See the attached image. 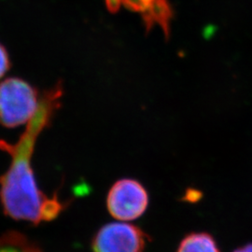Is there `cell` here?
Returning <instances> with one entry per match:
<instances>
[{"instance_id": "obj_1", "label": "cell", "mask_w": 252, "mask_h": 252, "mask_svg": "<svg viewBox=\"0 0 252 252\" xmlns=\"http://www.w3.org/2000/svg\"><path fill=\"white\" fill-rule=\"evenodd\" d=\"M62 95L61 83L44 92L36 115L27 124L18 142L9 144L0 140V150L11 158L9 169L0 177V198L5 213L14 220L38 224L53 220L64 208L57 195L49 197L38 188L31 165L36 138L60 107Z\"/></svg>"}, {"instance_id": "obj_2", "label": "cell", "mask_w": 252, "mask_h": 252, "mask_svg": "<svg viewBox=\"0 0 252 252\" xmlns=\"http://www.w3.org/2000/svg\"><path fill=\"white\" fill-rule=\"evenodd\" d=\"M42 94L28 82L9 78L0 83V125L9 128L28 124L36 115Z\"/></svg>"}, {"instance_id": "obj_3", "label": "cell", "mask_w": 252, "mask_h": 252, "mask_svg": "<svg viewBox=\"0 0 252 252\" xmlns=\"http://www.w3.org/2000/svg\"><path fill=\"white\" fill-rule=\"evenodd\" d=\"M150 202L148 190L134 179H122L111 186L107 207L112 217L122 221L134 220L146 212Z\"/></svg>"}, {"instance_id": "obj_4", "label": "cell", "mask_w": 252, "mask_h": 252, "mask_svg": "<svg viewBox=\"0 0 252 252\" xmlns=\"http://www.w3.org/2000/svg\"><path fill=\"white\" fill-rule=\"evenodd\" d=\"M149 237L142 229L126 222L102 226L92 240L93 252H144Z\"/></svg>"}, {"instance_id": "obj_5", "label": "cell", "mask_w": 252, "mask_h": 252, "mask_svg": "<svg viewBox=\"0 0 252 252\" xmlns=\"http://www.w3.org/2000/svg\"><path fill=\"white\" fill-rule=\"evenodd\" d=\"M177 252H221L215 238L206 232L187 234L180 241Z\"/></svg>"}, {"instance_id": "obj_6", "label": "cell", "mask_w": 252, "mask_h": 252, "mask_svg": "<svg viewBox=\"0 0 252 252\" xmlns=\"http://www.w3.org/2000/svg\"><path fill=\"white\" fill-rule=\"evenodd\" d=\"M0 252H42V251L26 235L17 232H9L0 236Z\"/></svg>"}, {"instance_id": "obj_7", "label": "cell", "mask_w": 252, "mask_h": 252, "mask_svg": "<svg viewBox=\"0 0 252 252\" xmlns=\"http://www.w3.org/2000/svg\"><path fill=\"white\" fill-rule=\"evenodd\" d=\"M157 1L158 0H122V4H124L127 9L139 11L144 15L153 8Z\"/></svg>"}, {"instance_id": "obj_8", "label": "cell", "mask_w": 252, "mask_h": 252, "mask_svg": "<svg viewBox=\"0 0 252 252\" xmlns=\"http://www.w3.org/2000/svg\"><path fill=\"white\" fill-rule=\"evenodd\" d=\"M10 67L8 52L3 46L0 44V78L3 77Z\"/></svg>"}, {"instance_id": "obj_9", "label": "cell", "mask_w": 252, "mask_h": 252, "mask_svg": "<svg viewBox=\"0 0 252 252\" xmlns=\"http://www.w3.org/2000/svg\"><path fill=\"white\" fill-rule=\"evenodd\" d=\"M108 9L111 12H116L122 5V0H106Z\"/></svg>"}, {"instance_id": "obj_10", "label": "cell", "mask_w": 252, "mask_h": 252, "mask_svg": "<svg viewBox=\"0 0 252 252\" xmlns=\"http://www.w3.org/2000/svg\"><path fill=\"white\" fill-rule=\"evenodd\" d=\"M233 252H252V243L246 244L234 250Z\"/></svg>"}]
</instances>
